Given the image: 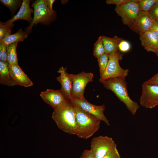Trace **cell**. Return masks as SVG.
<instances>
[{
    "instance_id": "6da1fadb",
    "label": "cell",
    "mask_w": 158,
    "mask_h": 158,
    "mask_svg": "<svg viewBox=\"0 0 158 158\" xmlns=\"http://www.w3.org/2000/svg\"><path fill=\"white\" fill-rule=\"evenodd\" d=\"M52 117L60 130L70 134L75 135V107L70 100L54 109Z\"/></svg>"
},
{
    "instance_id": "7a4b0ae2",
    "label": "cell",
    "mask_w": 158,
    "mask_h": 158,
    "mask_svg": "<svg viewBox=\"0 0 158 158\" xmlns=\"http://www.w3.org/2000/svg\"><path fill=\"white\" fill-rule=\"evenodd\" d=\"M74 106L75 111V135L80 138H89L98 130L101 121L79 108Z\"/></svg>"
},
{
    "instance_id": "3957f363",
    "label": "cell",
    "mask_w": 158,
    "mask_h": 158,
    "mask_svg": "<svg viewBox=\"0 0 158 158\" xmlns=\"http://www.w3.org/2000/svg\"><path fill=\"white\" fill-rule=\"evenodd\" d=\"M101 83L105 88L111 90L115 94L118 99L125 104L133 115L135 114L140 106L129 97L127 83L125 79L120 78H110Z\"/></svg>"
},
{
    "instance_id": "277c9868",
    "label": "cell",
    "mask_w": 158,
    "mask_h": 158,
    "mask_svg": "<svg viewBox=\"0 0 158 158\" xmlns=\"http://www.w3.org/2000/svg\"><path fill=\"white\" fill-rule=\"evenodd\" d=\"M108 64L103 74L100 77L99 81H102L110 78H120L125 79L128 75L129 70L122 68L119 64L123 54L118 50L108 54Z\"/></svg>"
},
{
    "instance_id": "5b68a950",
    "label": "cell",
    "mask_w": 158,
    "mask_h": 158,
    "mask_svg": "<svg viewBox=\"0 0 158 158\" xmlns=\"http://www.w3.org/2000/svg\"><path fill=\"white\" fill-rule=\"evenodd\" d=\"M34 8V15L30 25L26 30L28 33L31 31L33 25L38 23L48 24L52 20L54 15L51 14L47 6L46 0H37L31 5Z\"/></svg>"
},
{
    "instance_id": "8992f818",
    "label": "cell",
    "mask_w": 158,
    "mask_h": 158,
    "mask_svg": "<svg viewBox=\"0 0 158 158\" xmlns=\"http://www.w3.org/2000/svg\"><path fill=\"white\" fill-rule=\"evenodd\" d=\"M115 10L121 17L123 23L130 28L139 11L138 0H128L121 6H116Z\"/></svg>"
},
{
    "instance_id": "52a82bcc",
    "label": "cell",
    "mask_w": 158,
    "mask_h": 158,
    "mask_svg": "<svg viewBox=\"0 0 158 158\" xmlns=\"http://www.w3.org/2000/svg\"><path fill=\"white\" fill-rule=\"evenodd\" d=\"M90 147L95 158H101L117 147V145L112 138L100 135L92 139Z\"/></svg>"
},
{
    "instance_id": "ba28073f",
    "label": "cell",
    "mask_w": 158,
    "mask_h": 158,
    "mask_svg": "<svg viewBox=\"0 0 158 158\" xmlns=\"http://www.w3.org/2000/svg\"><path fill=\"white\" fill-rule=\"evenodd\" d=\"M70 75L73 83L71 100L84 98L85 89L89 83L93 81V74L91 72L82 71L78 74Z\"/></svg>"
},
{
    "instance_id": "9c48e42d",
    "label": "cell",
    "mask_w": 158,
    "mask_h": 158,
    "mask_svg": "<svg viewBox=\"0 0 158 158\" xmlns=\"http://www.w3.org/2000/svg\"><path fill=\"white\" fill-rule=\"evenodd\" d=\"M70 101L74 106L94 116L101 121L104 122L107 126L110 125L109 120L104 114V111L105 109V105H94L88 102L85 97L82 99H73Z\"/></svg>"
},
{
    "instance_id": "30bf717a",
    "label": "cell",
    "mask_w": 158,
    "mask_h": 158,
    "mask_svg": "<svg viewBox=\"0 0 158 158\" xmlns=\"http://www.w3.org/2000/svg\"><path fill=\"white\" fill-rule=\"evenodd\" d=\"M140 105L145 108L152 109L158 106V85L145 82L139 100Z\"/></svg>"
},
{
    "instance_id": "8fae6325",
    "label": "cell",
    "mask_w": 158,
    "mask_h": 158,
    "mask_svg": "<svg viewBox=\"0 0 158 158\" xmlns=\"http://www.w3.org/2000/svg\"><path fill=\"white\" fill-rule=\"evenodd\" d=\"M154 21L148 11H139L133 24L130 28L140 35L149 31Z\"/></svg>"
},
{
    "instance_id": "7c38bea8",
    "label": "cell",
    "mask_w": 158,
    "mask_h": 158,
    "mask_svg": "<svg viewBox=\"0 0 158 158\" xmlns=\"http://www.w3.org/2000/svg\"><path fill=\"white\" fill-rule=\"evenodd\" d=\"M40 96L45 102L54 109L68 100L61 89H47L45 91L42 92Z\"/></svg>"
},
{
    "instance_id": "4fadbf2b",
    "label": "cell",
    "mask_w": 158,
    "mask_h": 158,
    "mask_svg": "<svg viewBox=\"0 0 158 158\" xmlns=\"http://www.w3.org/2000/svg\"><path fill=\"white\" fill-rule=\"evenodd\" d=\"M66 70V67L64 68L62 66L57 71L60 75L56 79L61 84V90L66 98L71 101L72 98L71 93L73 83L70 74L67 72Z\"/></svg>"
},
{
    "instance_id": "5bb4252c",
    "label": "cell",
    "mask_w": 158,
    "mask_h": 158,
    "mask_svg": "<svg viewBox=\"0 0 158 158\" xmlns=\"http://www.w3.org/2000/svg\"><path fill=\"white\" fill-rule=\"evenodd\" d=\"M11 76L17 85L27 87L32 86L33 83L19 66L18 64L9 65Z\"/></svg>"
},
{
    "instance_id": "9a60e30c",
    "label": "cell",
    "mask_w": 158,
    "mask_h": 158,
    "mask_svg": "<svg viewBox=\"0 0 158 158\" xmlns=\"http://www.w3.org/2000/svg\"><path fill=\"white\" fill-rule=\"evenodd\" d=\"M140 39L145 50L156 54L158 50V39L153 33L150 31L141 33Z\"/></svg>"
},
{
    "instance_id": "2e32d148",
    "label": "cell",
    "mask_w": 158,
    "mask_h": 158,
    "mask_svg": "<svg viewBox=\"0 0 158 158\" xmlns=\"http://www.w3.org/2000/svg\"><path fill=\"white\" fill-rule=\"evenodd\" d=\"M30 1L29 0H23L20 9L17 14L6 22L12 24L16 21L23 20L31 23L32 19L31 14L33 12V10L30 8Z\"/></svg>"
},
{
    "instance_id": "e0dca14e",
    "label": "cell",
    "mask_w": 158,
    "mask_h": 158,
    "mask_svg": "<svg viewBox=\"0 0 158 158\" xmlns=\"http://www.w3.org/2000/svg\"><path fill=\"white\" fill-rule=\"evenodd\" d=\"M0 83L8 86L17 85L11 76L7 62L0 61Z\"/></svg>"
},
{
    "instance_id": "ac0fdd59",
    "label": "cell",
    "mask_w": 158,
    "mask_h": 158,
    "mask_svg": "<svg viewBox=\"0 0 158 158\" xmlns=\"http://www.w3.org/2000/svg\"><path fill=\"white\" fill-rule=\"evenodd\" d=\"M101 36L105 54H108L118 50V44L121 38H119L116 36H115L113 38L105 36Z\"/></svg>"
},
{
    "instance_id": "d6986e66",
    "label": "cell",
    "mask_w": 158,
    "mask_h": 158,
    "mask_svg": "<svg viewBox=\"0 0 158 158\" xmlns=\"http://www.w3.org/2000/svg\"><path fill=\"white\" fill-rule=\"evenodd\" d=\"M28 34L27 32L24 31L20 29L16 33L5 37L1 41H2L7 45L13 43H18L23 41L27 37Z\"/></svg>"
},
{
    "instance_id": "ffe728a7",
    "label": "cell",
    "mask_w": 158,
    "mask_h": 158,
    "mask_svg": "<svg viewBox=\"0 0 158 158\" xmlns=\"http://www.w3.org/2000/svg\"><path fill=\"white\" fill-rule=\"evenodd\" d=\"M18 42L7 45V62L10 65L18 64V59L16 53Z\"/></svg>"
},
{
    "instance_id": "44dd1931",
    "label": "cell",
    "mask_w": 158,
    "mask_h": 158,
    "mask_svg": "<svg viewBox=\"0 0 158 158\" xmlns=\"http://www.w3.org/2000/svg\"><path fill=\"white\" fill-rule=\"evenodd\" d=\"M105 54L104 48L103 45L102 36L99 37L94 44L93 54L97 59Z\"/></svg>"
},
{
    "instance_id": "7402d4cb",
    "label": "cell",
    "mask_w": 158,
    "mask_h": 158,
    "mask_svg": "<svg viewBox=\"0 0 158 158\" xmlns=\"http://www.w3.org/2000/svg\"><path fill=\"white\" fill-rule=\"evenodd\" d=\"M13 24H10L6 22L0 23V41L5 37L11 34V30Z\"/></svg>"
},
{
    "instance_id": "603a6c76",
    "label": "cell",
    "mask_w": 158,
    "mask_h": 158,
    "mask_svg": "<svg viewBox=\"0 0 158 158\" xmlns=\"http://www.w3.org/2000/svg\"><path fill=\"white\" fill-rule=\"evenodd\" d=\"M109 58L107 54H104L97 59L100 77L103 74L107 66Z\"/></svg>"
},
{
    "instance_id": "cb8c5ba5",
    "label": "cell",
    "mask_w": 158,
    "mask_h": 158,
    "mask_svg": "<svg viewBox=\"0 0 158 158\" xmlns=\"http://www.w3.org/2000/svg\"><path fill=\"white\" fill-rule=\"evenodd\" d=\"M157 0H138L139 10L148 11Z\"/></svg>"
},
{
    "instance_id": "d4e9b609",
    "label": "cell",
    "mask_w": 158,
    "mask_h": 158,
    "mask_svg": "<svg viewBox=\"0 0 158 158\" xmlns=\"http://www.w3.org/2000/svg\"><path fill=\"white\" fill-rule=\"evenodd\" d=\"M0 1L2 4L7 7L12 12L18 8L21 3V0H1Z\"/></svg>"
},
{
    "instance_id": "484cf974",
    "label": "cell",
    "mask_w": 158,
    "mask_h": 158,
    "mask_svg": "<svg viewBox=\"0 0 158 158\" xmlns=\"http://www.w3.org/2000/svg\"><path fill=\"white\" fill-rule=\"evenodd\" d=\"M130 48V43L128 41L121 39L118 44V50L121 52L125 53L129 51Z\"/></svg>"
},
{
    "instance_id": "4316f807",
    "label": "cell",
    "mask_w": 158,
    "mask_h": 158,
    "mask_svg": "<svg viewBox=\"0 0 158 158\" xmlns=\"http://www.w3.org/2000/svg\"><path fill=\"white\" fill-rule=\"evenodd\" d=\"M7 45L2 41L0 42V61L7 62Z\"/></svg>"
},
{
    "instance_id": "83f0119b",
    "label": "cell",
    "mask_w": 158,
    "mask_h": 158,
    "mask_svg": "<svg viewBox=\"0 0 158 158\" xmlns=\"http://www.w3.org/2000/svg\"><path fill=\"white\" fill-rule=\"evenodd\" d=\"M148 12L154 20L158 22V0Z\"/></svg>"
},
{
    "instance_id": "f1b7e54d",
    "label": "cell",
    "mask_w": 158,
    "mask_h": 158,
    "mask_svg": "<svg viewBox=\"0 0 158 158\" xmlns=\"http://www.w3.org/2000/svg\"><path fill=\"white\" fill-rule=\"evenodd\" d=\"M101 158H121L117 147L113 149Z\"/></svg>"
},
{
    "instance_id": "f546056e",
    "label": "cell",
    "mask_w": 158,
    "mask_h": 158,
    "mask_svg": "<svg viewBox=\"0 0 158 158\" xmlns=\"http://www.w3.org/2000/svg\"><path fill=\"white\" fill-rule=\"evenodd\" d=\"M149 31L153 33L158 39V22L154 21Z\"/></svg>"
},
{
    "instance_id": "4dcf8cb0",
    "label": "cell",
    "mask_w": 158,
    "mask_h": 158,
    "mask_svg": "<svg viewBox=\"0 0 158 158\" xmlns=\"http://www.w3.org/2000/svg\"><path fill=\"white\" fill-rule=\"evenodd\" d=\"M80 158H95L92 151L90 150H85L82 153Z\"/></svg>"
},
{
    "instance_id": "1f68e13d",
    "label": "cell",
    "mask_w": 158,
    "mask_h": 158,
    "mask_svg": "<svg viewBox=\"0 0 158 158\" xmlns=\"http://www.w3.org/2000/svg\"><path fill=\"white\" fill-rule=\"evenodd\" d=\"M128 0H107L106 3L108 4H115L116 6H119L127 1Z\"/></svg>"
},
{
    "instance_id": "d6a6232c",
    "label": "cell",
    "mask_w": 158,
    "mask_h": 158,
    "mask_svg": "<svg viewBox=\"0 0 158 158\" xmlns=\"http://www.w3.org/2000/svg\"><path fill=\"white\" fill-rule=\"evenodd\" d=\"M145 82L158 85V73Z\"/></svg>"
},
{
    "instance_id": "836d02e7",
    "label": "cell",
    "mask_w": 158,
    "mask_h": 158,
    "mask_svg": "<svg viewBox=\"0 0 158 158\" xmlns=\"http://www.w3.org/2000/svg\"><path fill=\"white\" fill-rule=\"evenodd\" d=\"M54 0H46V3L50 13L54 15V12L52 6Z\"/></svg>"
},
{
    "instance_id": "e575fe53",
    "label": "cell",
    "mask_w": 158,
    "mask_h": 158,
    "mask_svg": "<svg viewBox=\"0 0 158 158\" xmlns=\"http://www.w3.org/2000/svg\"><path fill=\"white\" fill-rule=\"evenodd\" d=\"M157 55V56L158 57V50L156 54Z\"/></svg>"
}]
</instances>
